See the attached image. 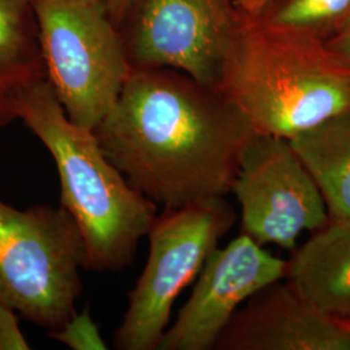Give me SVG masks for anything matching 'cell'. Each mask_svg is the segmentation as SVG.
Segmentation results:
<instances>
[{"mask_svg":"<svg viewBox=\"0 0 350 350\" xmlns=\"http://www.w3.org/2000/svg\"><path fill=\"white\" fill-rule=\"evenodd\" d=\"M92 131L130 186L163 209L231 192L256 135L218 88L170 68H131Z\"/></svg>","mask_w":350,"mask_h":350,"instance_id":"1","label":"cell"},{"mask_svg":"<svg viewBox=\"0 0 350 350\" xmlns=\"http://www.w3.org/2000/svg\"><path fill=\"white\" fill-rule=\"evenodd\" d=\"M288 262L240 232L225 248H215L159 350L214 349L239 306L287 276Z\"/></svg>","mask_w":350,"mask_h":350,"instance_id":"9","label":"cell"},{"mask_svg":"<svg viewBox=\"0 0 350 350\" xmlns=\"http://www.w3.org/2000/svg\"><path fill=\"white\" fill-rule=\"evenodd\" d=\"M235 21L230 0H134L120 31L131 68H170L218 88Z\"/></svg>","mask_w":350,"mask_h":350,"instance_id":"7","label":"cell"},{"mask_svg":"<svg viewBox=\"0 0 350 350\" xmlns=\"http://www.w3.org/2000/svg\"><path fill=\"white\" fill-rule=\"evenodd\" d=\"M18 314L0 304V350L30 349L18 325Z\"/></svg>","mask_w":350,"mask_h":350,"instance_id":"16","label":"cell"},{"mask_svg":"<svg viewBox=\"0 0 350 350\" xmlns=\"http://www.w3.org/2000/svg\"><path fill=\"white\" fill-rule=\"evenodd\" d=\"M34 3L0 0V127L16 120L23 91L47 79Z\"/></svg>","mask_w":350,"mask_h":350,"instance_id":"12","label":"cell"},{"mask_svg":"<svg viewBox=\"0 0 350 350\" xmlns=\"http://www.w3.org/2000/svg\"><path fill=\"white\" fill-rule=\"evenodd\" d=\"M85 266L83 238L62 205L17 209L0 198V304L53 332L77 313Z\"/></svg>","mask_w":350,"mask_h":350,"instance_id":"4","label":"cell"},{"mask_svg":"<svg viewBox=\"0 0 350 350\" xmlns=\"http://www.w3.org/2000/svg\"><path fill=\"white\" fill-rule=\"evenodd\" d=\"M218 90L256 134L289 139L350 111V68L319 34L237 11Z\"/></svg>","mask_w":350,"mask_h":350,"instance_id":"2","label":"cell"},{"mask_svg":"<svg viewBox=\"0 0 350 350\" xmlns=\"http://www.w3.org/2000/svg\"><path fill=\"white\" fill-rule=\"evenodd\" d=\"M107 3L113 23L120 29L134 0H107Z\"/></svg>","mask_w":350,"mask_h":350,"instance_id":"19","label":"cell"},{"mask_svg":"<svg viewBox=\"0 0 350 350\" xmlns=\"http://www.w3.org/2000/svg\"><path fill=\"white\" fill-rule=\"evenodd\" d=\"M47 81L68 118L94 130L131 66L107 0H36Z\"/></svg>","mask_w":350,"mask_h":350,"instance_id":"5","label":"cell"},{"mask_svg":"<svg viewBox=\"0 0 350 350\" xmlns=\"http://www.w3.org/2000/svg\"><path fill=\"white\" fill-rule=\"evenodd\" d=\"M287 276L304 300L350 319V221L329 219L288 262Z\"/></svg>","mask_w":350,"mask_h":350,"instance_id":"11","label":"cell"},{"mask_svg":"<svg viewBox=\"0 0 350 350\" xmlns=\"http://www.w3.org/2000/svg\"><path fill=\"white\" fill-rule=\"evenodd\" d=\"M288 142L319 188L329 219L350 221V111Z\"/></svg>","mask_w":350,"mask_h":350,"instance_id":"13","label":"cell"},{"mask_svg":"<svg viewBox=\"0 0 350 350\" xmlns=\"http://www.w3.org/2000/svg\"><path fill=\"white\" fill-rule=\"evenodd\" d=\"M217 350H350V319L274 283L247 301L218 338Z\"/></svg>","mask_w":350,"mask_h":350,"instance_id":"10","label":"cell"},{"mask_svg":"<svg viewBox=\"0 0 350 350\" xmlns=\"http://www.w3.org/2000/svg\"><path fill=\"white\" fill-rule=\"evenodd\" d=\"M237 213L215 196L156 215L147 238L148 258L114 332V348L156 350L170 323L176 297L200 273L218 241L232 228Z\"/></svg>","mask_w":350,"mask_h":350,"instance_id":"6","label":"cell"},{"mask_svg":"<svg viewBox=\"0 0 350 350\" xmlns=\"http://www.w3.org/2000/svg\"><path fill=\"white\" fill-rule=\"evenodd\" d=\"M56 341L73 350H105L108 347L88 309L77 313L59 329L50 332Z\"/></svg>","mask_w":350,"mask_h":350,"instance_id":"15","label":"cell"},{"mask_svg":"<svg viewBox=\"0 0 350 350\" xmlns=\"http://www.w3.org/2000/svg\"><path fill=\"white\" fill-rule=\"evenodd\" d=\"M234 8L240 13L260 16L275 5L279 0H230Z\"/></svg>","mask_w":350,"mask_h":350,"instance_id":"18","label":"cell"},{"mask_svg":"<svg viewBox=\"0 0 350 350\" xmlns=\"http://www.w3.org/2000/svg\"><path fill=\"white\" fill-rule=\"evenodd\" d=\"M231 192L241 208V234L262 247L293 250L302 231L329 222L319 188L286 138L256 134Z\"/></svg>","mask_w":350,"mask_h":350,"instance_id":"8","label":"cell"},{"mask_svg":"<svg viewBox=\"0 0 350 350\" xmlns=\"http://www.w3.org/2000/svg\"><path fill=\"white\" fill-rule=\"evenodd\" d=\"M276 25L313 31L338 26L350 16V0H283L260 14Z\"/></svg>","mask_w":350,"mask_h":350,"instance_id":"14","label":"cell"},{"mask_svg":"<svg viewBox=\"0 0 350 350\" xmlns=\"http://www.w3.org/2000/svg\"><path fill=\"white\" fill-rule=\"evenodd\" d=\"M325 44L350 68V16L336 26V31L325 39Z\"/></svg>","mask_w":350,"mask_h":350,"instance_id":"17","label":"cell"},{"mask_svg":"<svg viewBox=\"0 0 350 350\" xmlns=\"http://www.w3.org/2000/svg\"><path fill=\"white\" fill-rule=\"evenodd\" d=\"M50 152L62 186V206L78 226L86 248L85 270L129 267L147 237L157 205L130 186L101 150L94 131L72 122L47 79L26 88L14 105Z\"/></svg>","mask_w":350,"mask_h":350,"instance_id":"3","label":"cell"}]
</instances>
